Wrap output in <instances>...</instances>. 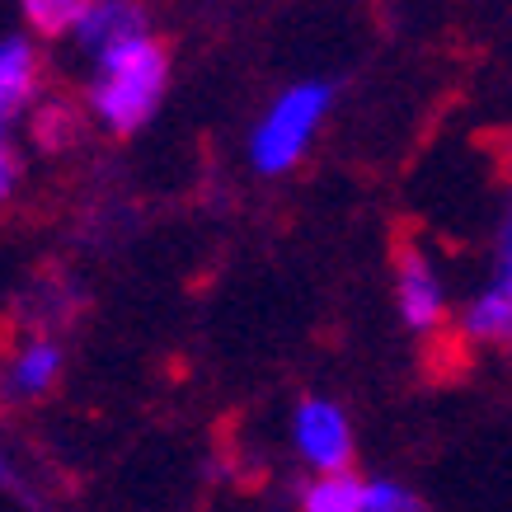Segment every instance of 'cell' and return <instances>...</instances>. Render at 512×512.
Masks as SVG:
<instances>
[{"mask_svg":"<svg viewBox=\"0 0 512 512\" xmlns=\"http://www.w3.org/2000/svg\"><path fill=\"white\" fill-rule=\"evenodd\" d=\"M170 94V47L156 33L113 52L90 71V113L109 137L127 141L151 123Z\"/></svg>","mask_w":512,"mask_h":512,"instance_id":"cell-1","label":"cell"},{"mask_svg":"<svg viewBox=\"0 0 512 512\" xmlns=\"http://www.w3.org/2000/svg\"><path fill=\"white\" fill-rule=\"evenodd\" d=\"M0 494H10L15 503H24L29 512H38V489H33V480L24 475V466L15 461V451H10V442H5V433H0Z\"/></svg>","mask_w":512,"mask_h":512,"instance_id":"cell-11","label":"cell"},{"mask_svg":"<svg viewBox=\"0 0 512 512\" xmlns=\"http://www.w3.org/2000/svg\"><path fill=\"white\" fill-rule=\"evenodd\" d=\"M451 334L456 343H466L475 353H498L512 348V292L503 282H484L480 292H470L456 315H451Z\"/></svg>","mask_w":512,"mask_h":512,"instance_id":"cell-7","label":"cell"},{"mask_svg":"<svg viewBox=\"0 0 512 512\" xmlns=\"http://www.w3.org/2000/svg\"><path fill=\"white\" fill-rule=\"evenodd\" d=\"M494 282H498V278H494ZM503 287H508V292H512V278H508V282H503Z\"/></svg>","mask_w":512,"mask_h":512,"instance_id":"cell-14","label":"cell"},{"mask_svg":"<svg viewBox=\"0 0 512 512\" xmlns=\"http://www.w3.org/2000/svg\"><path fill=\"white\" fill-rule=\"evenodd\" d=\"M19 179H24V170H19V151L10 141V123H0V207L19 193Z\"/></svg>","mask_w":512,"mask_h":512,"instance_id":"cell-12","label":"cell"},{"mask_svg":"<svg viewBox=\"0 0 512 512\" xmlns=\"http://www.w3.org/2000/svg\"><path fill=\"white\" fill-rule=\"evenodd\" d=\"M292 512H367V475L343 470V475H306L296 489Z\"/></svg>","mask_w":512,"mask_h":512,"instance_id":"cell-9","label":"cell"},{"mask_svg":"<svg viewBox=\"0 0 512 512\" xmlns=\"http://www.w3.org/2000/svg\"><path fill=\"white\" fill-rule=\"evenodd\" d=\"M151 38V15L141 0H90L85 19L71 33V47L80 52V62H90V71L99 62H109L113 52Z\"/></svg>","mask_w":512,"mask_h":512,"instance_id":"cell-6","label":"cell"},{"mask_svg":"<svg viewBox=\"0 0 512 512\" xmlns=\"http://www.w3.org/2000/svg\"><path fill=\"white\" fill-rule=\"evenodd\" d=\"M287 437H292L296 461L311 470V475H343V470H353L357 433L339 400H329V395H301L292 404Z\"/></svg>","mask_w":512,"mask_h":512,"instance_id":"cell-3","label":"cell"},{"mask_svg":"<svg viewBox=\"0 0 512 512\" xmlns=\"http://www.w3.org/2000/svg\"><path fill=\"white\" fill-rule=\"evenodd\" d=\"M508 156H512V137H508Z\"/></svg>","mask_w":512,"mask_h":512,"instance_id":"cell-15","label":"cell"},{"mask_svg":"<svg viewBox=\"0 0 512 512\" xmlns=\"http://www.w3.org/2000/svg\"><path fill=\"white\" fill-rule=\"evenodd\" d=\"M334 80H292L287 90H278V99L259 113V123L249 127V170L264 174V179H282L292 174L301 160L311 156L315 137L325 132L329 113H334Z\"/></svg>","mask_w":512,"mask_h":512,"instance_id":"cell-2","label":"cell"},{"mask_svg":"<svg viewBox=\"0 0 512 512\" xmlns=\"http://www.w3.org/2000/svg\"><path fill=\"white\" fill-rule=\"evenodd\" d=\"M494 278L498 282L512 278V193L503 202V217H498V235H494Z\"/></svg>","mask_w":512,"mask_h":512,"instance_id":"cell-13","label":"cell"},{"mask_svg":"<svg viewBox=\"0 0 512 512\" xmlns=\"http://www.w3.org/2000/svg\"><path fill=\"white\" fill-rule=\"evenodd\" d=\"M66 376V348L52 329H29L15 348L0 357V400L43 404Z\"/></svg>","mask_w":512,"mask_h":512,"instance_id":"cell-5","label":"cell"},{"mask_svg":"<svg viewBox=\"0 0 512 512\" xmlns=\"http://www.w3.org/2000/svg\"><path fill=\"white\" fill-rule=\"evenodd\" d=\"M395 315L414 339H442L451 329V292L442 268L428 259V249H395Z\"/></svg>","mask_w":512,"mask_h":512,"instance_id":"cell-4","label":"cell"},{"mask_svg":"<svg viewBox=\"0 0 512 512\" xmlns=\"http://www.w3.org/2000/svg\"><path fill=\"white\" fill-rule=\"evenodd\" d=\"M19 10L38 38H71L90 10V0H19Z\"/></svg>","mask_w":512,"mask_h":512,"instance_id":"cell-10","label":"cell"},{"mask_svg":"<svg viewBox=\"0 0 512 512\" xmlns=\"http://www.w3.org/2000/svg\"><path fill=\"white\" fill-rule=\"evenodd\" d=\"M423 512H428V508H423Z\"/></svg>","mask_w":512,"mask_h":512,"instance_id":"cell-16","label":"cell"},{"mask_svg":"<svg viewBox=\"0 0 512 512\" xmlns=\"http://www.w3.org/2000/svg\"><path fill=\"white\" fill-rule=\"evenodd\" d=\"M43 85V57L33 38L24 33H5L0 38V123H10L19 113H29Z\"/></svg>","mask_w":512,"mask_h":512,"instance_id":"cell-8","label":"cell"}]
</instances>
